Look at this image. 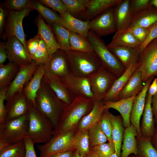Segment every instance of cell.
<instances>
[{"mask_svg": "<svg viewBox=\"0 0 157 157\" xmlns=\"http://www.w3.org/2000/svg\"><path fill=\"white\" fill-rule=\"evenodd\" d=\"M88 39L103 66L117 78L120 76L126 69L109 49L104 42L100 37L90 31L88 33Z\"/></svg>", "mask_w": 157, "mask_h": 157, "instance_id": "obj_6", "label": "cell"}, {"mask_svg": "<svg viewBox=\"0 0 157 157\" xmlns=\"http://www.w3.org/2000/svg\"><path fill=\"white\" fill-rule=\"evenodd\" d=\"M131 10L134 15L150 8V1L149 0H130Z\"/></svg>", "mask_w": 157, "mask_h": 157, "instance_id": "obj_48", "label": "cell"}, {"mask_svg": "<svg viewBox=\"0 0 157 157\" xmlns=\"http://www.w3.org/2000/svg\"><path fill=\"white\" fill-rule=\"evenodd\" d=\"M76 129L53 135L47 142L37 145L39 157H49L56 153L76 150L74 138Z\"/></svg>", "mask_w": 157, "mask_h": 157, "instance_id": "obj_7", "label": "cell"}, {"mask_svg": "<svg viewBox=\"0 0 157 157\" xmlns=\"http://www.w3.org/2000/svg\"><path fill=\"white\" fill-rule=\"evenodd\" d=\"M41 39L40 36L37 34L26 41V48L31 59L35 54L38 49Z\"/></svg>", "mask_w": 157, "mask_h": 157, "instance_id": "obj_49", "label": "cell"}, {"mask_svg": "<svg viewBox=\"0 0 157 157\" xmlns=\"http://www.w3.org/2000/svg\"><path fill=\"white\" fill-rule=\"evenodd\" d=\"M152 96L147 93L140 130L143 138H151L155 133L156 128L153 115L151 102Z\"/></svg>", "mask_w": 157, "mask_h": 157, "instance_id": "obj_23", "label": "cell"}, {"mask_svg": "<svg viewBox=\"0 0 157 157\" xmlns=\"http://www.w3.org/2000/svg\"><path fill=\"white\" fill-rule=\"evenodd\" d=\"M130 0H122L115 6L114 13L117 31L128 30L133 20L134 15L130 8Z\"/></svg>", "mask_w": 157, "mask_h": 157, "instance_id": "obj_20", "label": "cell"}, {"mask_svg": "<svg viewBox=\"0 0 157 157\" xmlns=\"http://www.w3.org/2000/svg\"><path fill=\"white\" fill-rule=\"evenodd\" d=\"M27 114L0 124V150L27 137Z\"/></svg>", "mask_w": 157, "mask_h": 157, "instance_id": "obj_5", "label": "cell"}, {"mask_svg": "<svg viewBox=\"0 0 157 157\" xmlns=\"http://www.w3.org/2000/svg\"><path fill=\"white\" fill-rule=\"evenodd\" d=\"M45 65L46 72L63 82L71 74L67 53L61 49L52 54Z\"/></svg>", "mask_w": 157, "mask_h": 157, "instance_id": "obj_11", "label": "cell"}, {"mask_svg": "<svg viewBox=\"0 0 157 157\" xmlns=\"http://www.w3.org/2000/svg\"><path fill=\"white\" fill-rule=\"evenodd\" d=\"M122 0H89L85 10L78 18L84 21H90L107 10L116 6Z\"/></svg>", "mask_w": 157, "mask_h": 157, "instance_id": "obj_19", "label": "cell"}, {"mask_svg": "<svg viewBox=\"0 0 157 157\" xmlns=\"http://www.w3.org/2000/svg\"><path fill=\"white\" fill-rule=\"evenodd\" d=\"M75 150H69L56 153L49 157H73Z\"/></svg>", "mask_w": 157, "mask_h": 157, "instance_id": "obj_57", "label": "cell"}, {"mask_svg": "<svg viewBox=\"0 0 157 157\" xmlns=\"http://www.w3.org/2000/svg\"><path fill=\"white\" fill-rule=\"evenodd\" d=\"M6 42L8 59L20 67L30 63L32 60L21 41L16 37L9 38Z\"/></svg>", "mask_w": 157, "mask_h": 157, "instance_id": "obj_13", "label": "cell"}, {"mask_svg": "<svg viewBox=\"0 0 157 157\" xmlns=\"http://www.w3.org/2000/svg\"><path fill=\"white\" fill-rule=\"evenodd\" d=\"M129 29L141 45L144 42L148 34L149 28L138 26Z\"/></svg>", "mask_w": 157, "mask_h": 157, "instance_id": "obj_50", "label": "cell"}, {"mask_svg": "<svg viewBox=\"0 0 157 157\" xmlns=\"http://www.w3.org/2000/svg\"><path fill=\"white\" fill-rule=\"evenodd\" d=\"M117 78L103 66L89 78L94 98L103 101Z\"/></svg>", "mask_w": 157, "mask_h": 157, "instance_id": "obj_10", "label": "cell"}, {"mask_svg": "<svg viewBox=\"0 0 157 157\" xmlns=\"http://www.w3.org/2000/svg\"><path fill=\"white\" fill-rule=\"evenodd\" d=\"M138 65H132L126 69L124 73L117 78L105 96L104 102L115 101L118 100L119 94L131 77L136 69Z\"/></svg>", "mask_w": 157, "mask_h": 157, "instance_id": "obj_24", "label": "cell"}, {"mask_svg": "<svg viewBox=\"0 0 157 157\" xmlns=\"http://www.w3.org/2000/svg\"><path fill=\"white\" fill-rule=\"evenodd\" d=\"M67 53L71 73L75 76L89 78L103 66L94 51L83 52L71 50Z\"/></svg>", "mask_w": 157, "mask_h": 157, "instance_id": "obj_3", "label": "cell"}, {"mask_svg": "<svg viewBox=\"0 0 157 157\" xmlns=\"http://www.w3.org/2000/svg\"><path fill=\"white\" fill-rule=\"evenodd\" d=\"M74 142L75 149L81 155L86 156L90 150L88 130L76 129Z\"/></svg>", "mask_w": 157, "mask_h": 157, "instance_id": "obj_35", "label": "cell"}, {"mask_svg": "<svg viewBox=\"0 0 157 157\" xmlns=\"http://www.w3.org/2000/svg\"><path fill=\"white\" fill-rule=\"evenodd\" d=\"M140 45L128 29L126 31H117L107 46L108 48L122 47L135 48L139 47Z\"/></svg>", "mask_w": 157, "mask_h": 157, "instance_id": "obj_31", "label": "cell"}, {"mask_svg": "<svg viewBox=\"0 0 157 157\" xmlns=\"http://www.w3.org/2000/svg\"><path fill=\"white\" fill-rule=\"evenodd\" d=\"M138 135L136 129L132 124L125 128L121 147V157H128L131 154L137 155L139 153L136 138Z\"/></svg>", "mask_w": 157, "mask_h": 157, "instance_id": "obj_29", "label": "cell"}, {"mask_svg": "<svg viewBox=\"0 0 157 157\" xmlns=\"http://www.w3.org/2000/svg\"><path fill=\"white\" fill-rule=\"evenodd\" d=\"M33 10L31 8H27L19 11L8 10L5 31L2 37L3 39L7 40L10 37L15 36L21 41L27 50L26 41L22 23L24 18Z\"/></svg>", "mask_w": 157, "mask_h": 157, "instance_id": "obj_8", "label": "cell"}, {"mask_svg": "<svg viewBox=\"0 0 157 157\" xmlns=\"http://www.w3.org/2000/svg\"><path fill=\"white\" fill-rule=\"evenodd\" d=\"M105 109L103 101L94 99L93 106L91 111L80 120L76 128L77 130H88L99 122Z\"/></svg>", "mask_w": 157, "mask_h": 157, "instance_id": "obj_28", "label": "cell"}, {"mask_svg": "<svg viewBox=\"0 0 157 157\" xmlns=\"http://www.w3.org/2000/svg\"><path fill=\"white\" fill-rule=\"evenodd\" d=\"M147 93L152 97L157 94V78L153 80L148 88Z\"/></svg>", "mask_w": 157, "mask_h": 157, "instance_id": "obj_58", "label": "cell"}, {"mask_svg": "<svg viewBox=\"0 0 157 157\" xmlns=\"http://www.w3.org/2000/svg\"><path fill=\"white\" fill-rule=\"evenodd\" d=\"M151 5H153L155 7L157 8V0H152L150 1Z\"/></svg>", "mask_w": 157, "mask_h": 157, "instance_id": "obj_62", "label": "cell"}, {"mask_svg": "<svg viewBox=\"0 0 157 157\" xmlns=\"http://www.w3.org/2000/svg\"><path fill=\"white\" fill-rule=\"evenodd\" d=\"M66 106L42 80L35 100V107L50 121L54 129Z\"/></svg>", "mask_w": 157, "mask_h": 157, "instance_id": "obj_2", "label": "cell"}, {"mask_svg": "<svg viewBox=\"0 0 157 157\" xmlns=\"http://www.w3.org/2000/svg\"><path fill=\"white\" fill-rule=\"evenodd\" d=\"M144 83L140 73L136 69L120 92L118 100L137 95L142 90Z\"/></svg>", "mask_w": 157, "mask_h": 157, "instance_id": "obj_30", "label": "cell"}, {"mask_svg": "<svg viewBox=\"0 0 157 157\" xmlns=\"http://www.w3.org/2000/svg\"><path fill=\"white\" fill-rule=\"evenodd\" d=\"M6 101L5 122L27 114L32 104L27 99L23 91L15 94Z\"/></svg>", "mask_w": 157, "mask_h": 157, "instance_id": "obj_14", "label": "cell"}, {"mask_svg": "<svg viewBox=\"0 0 157 157\" xmlns=\"http://www.w3.org/2000/svg\"><path fill=\"white\" fill-rule=\"evenodd\" d=\"M112 124V136L115 148V152L121 157V150L124 130L122 118L120 115H115L109 112Z\"/></svg>", "mask_w": 157, "mask_h": 157, "instance_id": "obj_32", "label": "cell"}, {"mask_svg": "<svg viewBox=\"0 0 157 157\" xmlns=\"http://www.w3.org/2000/svg\"><path fill=\"white\" fill-rule=\"evenodd\" d=\"M108 48L126 69L131 65H138L142 53L139 47L133 48L116 47Z\"/></svg>", "mask_w": 157, "mask_h": 157, "instance_id": "obj_22", "label": "cell"}, {"mask_svg": "<svg viewBox=\"0 0 157 157\" xmlns=\"http://www.w3.org/2000/svg\"><path fill=\"white\" fill-rule=\"evenodd\" d=\"M43 5L51 8L54 11L58 12L60 15L67 12L65 4L60 0H38Z\"/></svg>", "mask_w": 157, "mask_h": 157, "instance_id": "obj_47", "label": "cell"}, {"mask_svg": "<svg viewBox=\"0 0 157 157\" xmlns=\"http://www.w3.org/2000/svg\"><path fill=\"white\" fill-rule=\"evenodd\" d=\"M64 82L75 97L94 98L89 78L77 76L71 73Z\"/></svg>", "mask_w": 157, "mask_h": 157, "instance_id": "obj_18", "label": "cell"}, {"mask_svg": "<svg viewBox=\"0 0 157 157\" xmlns=\"http://www.w3.org/2000/svg\"><path fill=\"white\" fill-rule=\"evenodd\" d=\"M151 106L155 123L157 126V94L152 97Z\"/></svg>", "mask_w": 157, "mask_h": 157, "instance_id": "obj_56", "label": "cell"}, {"mask_svg": "<svg viewBox=\"0 0 157 157\" xmlns=\"http://www.w3.org/2000/svg\"><path fill=\"white\" fill-rule=\"evenodd\" d=\"M94 100V98L75 97L63 110L58 124L54 129L53 135L76 129L82 118L92 109Z\"/></svg>", "mask_w": 157, "mask_h": 157, "instance_id": "obj_1", "label": "cell"}, {"mask_svg": "<svg viewBox=\"0 0 157 157\" xmlns=\"http://www.w3.org/2000/svg\"><path fill=\"white\" fill-rule=\"evenodd\" d=\"M42 80L66 106L74 99L75 97L67 84L45 70Z\"/></svg>", "mask_w": 157, "mask_h": 157, "instance_id": "obj_17", "label": "cell"}, {"mask_svg": "<svg viewBox=\"0 0 157 157\" xmlns=\"http://www.w3.org/2000/svg\"><path fill=\"white\" fill-rule=\"evenodd\" d=\"M61 24L70 31L78 33L88 38L89 21H84L73 16L68 12L60 15Z\"/></svg>", "mask_w": 157, "mask_h": 157, "instance_id": "obj_26", "label": "cell"}, {"mask_svg": "<svg viewBox=\"0 0 157 157\" xmlns=\"http://www.w3.org/2000/svg\"><path fill=\"white\" fill-rule=\"evenodd\" d=\"M32 8L36 10L49 24L58 23L61 24L62 20L60 15L43 5L38 0H32Z\"/></svg>", "mask_w": 157, "mask_h": 157, "instance_id": "obj_36", "label": "cell"}, {"mask_svg": "<svg viewBox=\"0 0 157 157\" xmlns=\"http://www.w3.org/2000/svg\"><path fill=\"white\" fill-rule=\"evenodd\" d=\"M17 65L10 62L0 65V88L9 86L14 80L19 69Z\"/></svg>", "mask_w": 157, "mask_h": 157, "instance_id": "obj_34", "label": "cell"}, {"mask_svg": "<svg viewBox=\"0 0 157 157\" xmlns=\"http://www.w3.org/2000/svg\"><path fill=\"white\" fill-rule=\"evenodd\" d=\"M89 25L90 31L99 37L116 32L117 28L114 9H108L90 21Z\"/></svg>", "mask_w": 157, "mask_h": 157, "instance_id": "obj_12", "label": "cell"}, {"mask_svg": "<svg viewBox=\"0 0 157 157\" xmlns=\"http://www.w3.org/2000/svg\"><path fill=\"white\" fill-rule=\"evenodd\" d=\"M136 96L117 101L104 102L105 109L113 108L120 113L122 118L123 126L125 128L131 125L130 115L133 104Z\"/></svg>", "mask_w": 157, "mask_h": 157, "instance_id": "obj_27", "label": "cell"}, {"mask_svg": "<svg viewBox=\"0 0 157 157\" xmlns=\"http://www.w3.org/2000/svg\"><path fill=\"white\" fill-rule=\"evenodd\" d=\"M136 69L144 83L152 77L157 76V43L151 42L142 52Z\"/></svg>", "mask_w": 157, "mask_h": 157, "instance_id": "obj_9", "label": "cell"}, {"mask_svg": "<svg viewBox=\"0 0 157 157\" xmlns=\"http://www.w3.org/2000/svg\"><path fill=\"white\" fill-rule=\"evenodd\" d=\"M39 65L35 60H32L29 64L20 67L15 77L8 86L6 100L23 91L25 85L31 79Z\"/></svg>", "mask_w": 157, "mask_h": 157, "instance_id": "obj_16", "label": "cell"}, {"mask_svg": "<svg viewBox=\"0 0 157 157\" xmlns=\"http://www.w3.org/2000/svg\"><path fill=\"white\" fill-rule=\"evenodd\" d=\"M108 109H105L99 122L101 128L107 137L108 142H113L112 136V124Z\"/></svg>", "mask_w": 157, "mask_h": 157, "instance_id": "obj_43", "label": "cell"}, {"mask_svg": "<svg viewBox=\"0 0 157 157\" xmlns=\"http://www.w3.org/2000/svg\"><path fill=\"white\" fill-rule=\"evenodd\" d=\"M27 115V137L34 144H43L48 142L53 135L54 128L50 121L32 104Z\"/></svg>", "mask_w": 157, "mask_h": 157, "instance_id": "obj_4", "label": "cell"}, {"mask_svg": "<svg viewBox=\"0 0 157 157\" xmlns=\"http://www.w3.org/2000/svg\"><path fill=\"white\" fill-rule=\"evenodd\" d=\"M73 157H86L80 154L76 150H75Z\"/></svg>", "mask_w": 157, "mask_h": 157, "instance_id": "obj_61", "label": "cell"}, {"mask_svg": "<svg viewBox=\"0 0 157 157\" xmlns=\"http://www.w3.org/2000/svg\"><path fill=\"white\" fill-rule=\"evenodd\" d=\"M109 157H119L117 154L115 152L114 153H113L111 154Z\"/></svg>", "mask_w": 157, "mask_h": 157, "instance_id": "obj_63", "label": "cell"}, {"mask_svg": "<svg viewBox=\"0 0 157 157\" xmlns=\"http://www.w3.org/2000/svg\"><path fill=\"white\" fill-rule=\"evenodd\" d=\"M45 64L38 66L32 77L25 85L23 92L29 102L35 107V100L45 72Z\"/></svg>", "mask_w": 157, "mask_h": 157, "instance_id": "obj_25", "label": "cell"}, {"mask_svg": "<svg viewBox=\"0 0 157 157\" xmlns=\"http://www.w3.org/2000/svg\"><path fill=\"white\" fill-rule=\"evenodd\" d=\"M154 77H151L145 83L142 90L136 96L133 104L130 122L137 130L138 139L142 138L140 130V120L144 110L148 88Z\"/></svg>", "mask_w": 157, "mask_h": 157, "instance_id": "obj_15", "label": "cell"}, {"mask_svg": "<svg viewBox=\"0 0 157 157\" xmlns=\"http://www.w3.org/2000/svg\"><path fill=\"white\" fill-rule=\"evenodd\" d=\"M23 141L26 149L24 157H37L34 147V143L28 137L25 138Z\"/></svg>", "mask_w": 157, "mask_h": 157, "instance_id": "obj_53", "label": "cell"}, {"mask_svg": "<svg viewBox=\"0 0 157 157\" xmlns=\"http://www.w3.org/2000/svg\"><path fill=\"white\" fill-rule=\"evenodd\" d=\"M32 0H8L6 1L4 7L9 11H19L27 8H32Z\"/></svg>", "mask_w": 157, "mask_h": 157, "instance_id": "obj_44", "label": "cell"}, {"mask_svg": "<svg viewBox=\"0 0 157 157\" xmlns=\"http://www.w3.org/2000/svg\"><path fill=\"white\" fill-rule=\"evenodd\" d=\"M51 25L61 49L67 53L70 51V31L59 23H54Z\"/></svg>", "mask_w": 157, "mask_h": 157, "instance_id": "obj_37", "label": "cell"}, {"mask_svg": "<svg viewBox=\"0 0 157 157\" xmlns=\"http://www.w3.org/2000/svg\"><path fill=\"white\" fill-rule=\"evenodd\" d=\"M50 56L46 45L41 38L38 49L32 58V60H35L38 65L45 64L48 60Z\"/></svg>", "mask_w": 157, "mask_h": 157, "instance_id": "obj_45", "label": "cell"}, {"mask_svg": "<svg viewBox=\"0 0 157 157\" xmlns=\"http://www.w3.org/2000/svg\"><path fill=\"white\" fill-rule=\"evenodd\" d=\"M154 41L156 42L157 43V38L156 39V40H155V41Z\"/></svg>", "mask_w": 157, "mask_h": 157, "instance_id": "obj_64", "label": "cell"}, {"mask_svg": "<svg viewBox=\"0 0 157 157\" xmlns=\"http://www.w3.org/2000/svg\"><path fill=\"white\" fill-rule=\"evenodd\" d=\"M151 138H142L137 143L139 152L143 157H157V150L152 145Z\"/></svg>", "mask_w": 157, "mask_h": 157, "instance_id": "obj_42", "label": "cell"}, {"mask_svg": "<svg viewBox=\"0 0 157 157\" xmlns=\"http://www.w3.org/2000/svg\"><path fill=\"white\" fill-rule=\"evenodd\" d=\"M157 22V11L150 8L134 15L129 28L138 26L149 28Z\"/></svg>", "mask_w": 157, "mask_h": 157, "instance_id": "obj_33", "label": "cell"}, {"mask_svg": "<svg viewBox=\"0 0 157 157\" xmlns=\"http://www.w3.org/2000/svg\"><path fill=\"white\" fill-rule=\"evenodd\" d=\"M151 141L153 147L157 150V127L156 129L155 133L151 139Z\"/></svg>", "mask_w": 157, "mask_h": 157, "instance_id": "obj_59", "label": "cell"}, {"mask_svg": "<svg viewBox=\"0 0 157 157\" xmlns=\"http://www.w3.org/2000/svg\"><path fill=\"white\" fill-rule=\"evenodd\" d=\"M26 152L23 140L11 144L0 150V157H24Z\"/></svg>", "mask_w": 157, "mask_h": 157, "instance_id": "obj_39", "label": "cell"}, {"mask_svg": "<svg viewBox=\"0 0 157 157\" xmlns=\"http://www.w3.org/2000/svg\"><path fill=\"white\" fill-rule=\"evenodd\" d=\"M2 6L0 7V36L2 37L3 33V29L5 27L6 19L8 10Z\"/></svg>", "mask_w": 157, "mask_h": 157, "instance_id": "obj_54", "label": "cell"}, {"mask_svg": "<svg viewBox=\"0 0 157 157\" xmlns=\"http://www.w3.org/2000/svg\"><path fill=\"white\" fill-rule=\"evenodd\" d=\"M7 58L6 42H1L0 43V65L3 64Z\"/></svg>", "mask_w": 157, "mask_h": 157, "instance_id": "obj_55", "label": "cell"}, {"mask_svg": "<svg viewBox=\"0 0 157 157\" xmlns=\"http://www.w3.org/2000/svg\"><path fill=\"white\" fill-rule=\"evenodd\" d=\"M36 24L38 33L46 44L50 56L58 50L61 49L53 31L49 24L46 23L39 15L37 18Z\"/></svg>", "mask_w": 157, "mask_h": 157, "instance_id": "obj_21", "label": "cell"}, {"mask_svg": "<svg viewBox=\"0 0 157 157\" xmlns=\"http://www.w3.org/2000/svg\"><path fill=\"white\" fill-rule=\"evenodd\" d=\"M157 38V22L149 28L147 38L144 42L139 47L142 53L144 49L154 40Z\"/></svg>", "mask_w": 157, "mask_h": 157, "instance_id": "obj_52", "label": "cell"}, {"mask_svg": "<svg viewBox=\"0 0 157 157\" xmlns=\"http://www.w3.org/2000/svg\"><path fill=\"white\" fill-rule=\"evenodd\" d=\"M8 86L0 88V124L5 121L6 108L4 101L6 99V94Z\"/></svg>", "mask_w": 157, "mask_h": 157, "instance_id": "obj_51", "label": "cell"}, {"mask_svg": "<svg viewBox=\"0 0 157 157\" xmlns=\"http://www.w3.org/2000/svg\"><path fill=\"white\" fill-rule=\"evenodd\" d=\"M91 149L101 157H109L115 152V146L113 142H108V143L99 144Z\"/></svg>", "mask_w": 157, "mask_h": 157, "instance_id": "obj_46", "label": "cell"}, {"mask_svg": "<svg viewBox=\"0 0 157 157\" xmlns=\"http://www.w3.org/2000/svg\"><path fill=\"white\" fill-rule=\"evenodd\" d=\"M67 11L73 16L79 18L84 12L89 0H61Z\"/></svg>", "mask_w": 157, "mask_h": 157, "instance_id": "obj_40", "label": "cell"}, {"mask_svg": "<svg viewBox=\"0 0 157 157\" xmlns=\"http://www.w3.org/2000/svg\"><path fill=\"white\" fill-rule=\"evenodd\" d=\"M88 133L90 149L97 145L106 143L108 140L99 122L89 129Z\"/></svg>", "mask_w": 157, "mask_h": 157, "instance_id": "obj_41", "label": "cell"}, {"mask_svg": "<svg viewBox=\"0 0 157 157\" xmlns=\"http://www.w3.org/2000/svg\"><path fill=\"white\" fill-rule=\"evenodd\" d=\"M86 157H101L92 149H90V152L87 155Z\"/></svg>", "mask_w": 157, "mask_h": 157, "instance_id": "obj_60", "label": "cell"}, {"mask_svg": "<svg viewBox=\"0 0 157 157\" xmlns=\"http://www.w3.org/2000/svg\"><path fill=\"white\" fill-rule=\"evenodd\" d=\"M70 32L69 41L71 50L83 52L93 51L88 38L78 33Z\"/></svg>", "mask_w": 157, "mask_h": 157, "instance_id": "obj_38", "label": "cell"}]
</instances>
